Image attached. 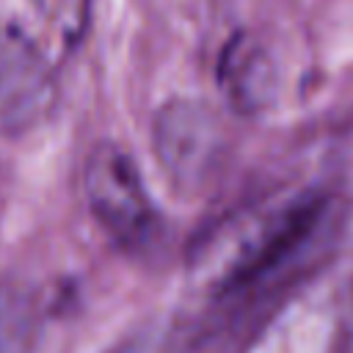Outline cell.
Instances as JSON below:
<instances>
[{
	"label": "cell",
	"instance_id": "cell-1",
	"mask_svg": "<svg viewBox=\"0 0 353 353\" xmlns=\"http://www.w3.org/2000/svg\"><path fill=\"white\" fill-rule=\"evenodd\" d=\"M85 199L97 221L124 245L143 243L154 229V207L135 163L116 143H97L85 157Z\"/></svg>",
	"mask_w": 353,
	"mask_h": 353
}]
</instances>
